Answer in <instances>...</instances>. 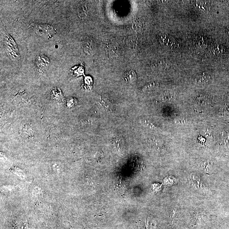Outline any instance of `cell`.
<instances>
[{"instance_id": "1", "label": "cell", "mask_w": 229, "mask_h": 229, "mask_svg": "<svg viewBox=\"0 0 229 229\" xmlns=\"http://www.w3.org/2000/svg\"><path fill=\"white\" fill-rule=\"evenodd\" d=\"M37 35L46 38H51L57 33V31L53 26L47 24L33 23L31 25Z\"/></svg>"}, {"instance_id": "2", "label": "cell", "mask_w": 229, "mask_h": 229, "mask_svg": "<svg viewBox=\"0 0 229 229\" xmlns=\"http://www.w3.org/2000/svg\"><path fill=\"white\" fill-rule=\"evenodd\" d=\"M4 42L5 46H6L10 55L14 57L19 56V51L18 46L14 39L10 35L8 34H4Z\"/></svg>"}, {"instance_id": "3", "label": "cell", "mask_w": 229, "mask_h": 229, "mask_svg": "<svg viewBox=\"0 0 229 229\" xmlns=\"http://www.w3.org/2000/svg\"><path fill=\"white\" fill-rule=\"evenodd\" d=\"M82 47L86 55L90 56L93 55L96 50V44L94 40L89 37H86L82 43Z\"/></svg>"}, {"instance_id": "4", "label": "cell", "mask_w": 229, "mask_h": 229, "mask_svg": "<svg viewBox=\"0 0 229 229\" xmlns=\"http://www.w3.org/2000/svg\"><path fill=\"white\" fill-rule=\"evenodd\" d=\"M35 65L40 72H44L50 64V60L47 56L44 55L37 56L35 59Z\"/></svg>"}, {"instance_id": "5", "label": "cell", "mask_w": 229, "mask_h": 229, "mask_svg": "<svg viewBox=\"0 0 229 229\" xmlns=\"http://www.w3.org/2000/svg\"><path fill=\"white\" fill-rule=\"evenodd\" d=\"M125 80L130 84H134L137 80V75L135 71L133 70L126 71L124 73Z\"/></svg>"}, {"instance_id": "6", "label": "cell", "mask_w": 229, "mask_h": 229, "mask_svg": "<svg viewBox=\"0 0 229 229\" xmlns=\"http://www.w3.org/2000/svg\"><path fill=\"white\" fill-rule=\"evenodd\" d=\"M210 76L208 73H203L196 78V82L199 85H204L210 81Z\"/></svg>"}, {"instance_id": "7", "label": "cell", "mask_w": 229, "mask_h": 229, "mask_svg": "<svg viewBox=\"0 0 229 229\" xmlns=\"http://www.w3.org/2000/svg\"><path fill=\"white\" fill-rule=\"evenodd\" d=\"M197 100L199 103L204 105L210 102V96H208V95H203L198 97Z\"/></svg>"}, {"instance_id": "8", "label": "cell", "mask_w": 229, "mask_h": 229, "mask_svg": "<svg viewBox=\"0 0 229 229\" xmlns=\"http://www.w3.org/2000/svg\"><path fill=\"white\" fill-rule=\"evenodd\" d=\"M187 122V120L185 117L179 118L175 120V123L177 124H183Z\"/></svg>"}, {"instance_id": "9", "label": "cell", "mask_w": 229, "mask_h": 229, "mask_svg": "<svg viewBox=\"0 0 229 229\" xmlns=\"http://www.w3.org/2000/svg\"><path fill=\"white\" fill-rule=\"evenodd\" d=\"M221 114L225 115H227L229 113V108L228 106H225V107H222L219 111Z\"/></svg>"}, {"instance_id": "10", "label": "cell", "mask_w": 229, "mask_h": 229, "mask_svg": "<svg viewBox=\"0 0 229 229\" xmlns=\"http://www.w3.org/2000/svg\"><path fill=\"white\" fill-rule=\"evenodd\" d=\"M228 32L229 34V27H228Z\"/></svg>"}]
</instances>
